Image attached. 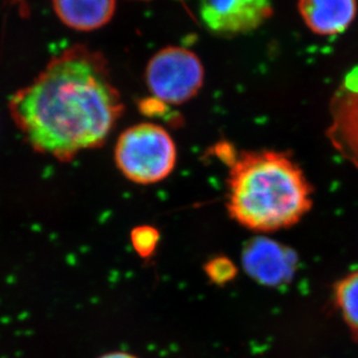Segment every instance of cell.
Masks as SVG:
<instances>
[{
  "label": "cell",
  "mask_w": 358,
  "mask_h": 358,
  "mask_svg": "<svg viewBox=\"0 0 358 358\" xmlns=\"http://www.w3.org/2000/svg\"><path fill=\"white\" fill-rule=\"evenodd\" d=\"M159 241V231L150 226H140L131 231V245L141 257L152 255Z\"/></svg>",
  "instance_id": "obj_10"
},
{
  "label": "cell",
  "mask_w": 358,
  "mask_h": 358,
  "mask_svg": "<svg viewBox=\"0 0 358 358\" xmlns=\"http://www.w3.org/2000/svg\"><path fill=\"white\" fill-rule=\"evenodd\" d=\"M227 207L243 227L278 231L296 224L308 212L310 184L284 152H243L231 164Z\"/></svg>",
  "instance_id": "obj_2"
},
{
  "label": "cell",
  "mask_w": 358,
  "mask_h": 358,
  "mask_svg": "<svg viewBox=\"0 0 358 358\" xmlns=\"http://www.w3.org/2000/svg\"><path fill=\"white\" fill-rule=\"evenodd\" d=\"M52 6L59 20L68 27L90 31L110 22L117 0H52Z\"/></svg>",
  "instance_id": "obj_8"
},
{
  "label": "cell",
  "mask_w": 358,
  "mask_h": 358,
  "mask_svg": "<svg viewBox=\"0 0 358 358\" xmlns=\"http://www.w3.org/2000/svg\"><path fill=\"white\" fill-rule=\"evenodd\" d=\"M243 264L252 278L266 285H280L291 280L296 257L292 250L268 238L252 241L243 252Z\"/></svg>",
  "instance_id": "obj_6"
},
{
  "label": "cell",
  "mask_w": 358,
  "mask_h": 358,
  "mask_svg": "<svg viewBox=\"0 0 358 358\" xmlns=\"http://www.w3.org/2000/svg\"><path fill=\"white\" fill-rule=\"evenodd\" d=\"M201 20L224 36L255 31L272 15L271 0H198Z\"/></svg>",
  "instance_id": "obj_5"
},
{
  "label": "cell",
  "mask_w": 358,
  "mask_h": 358,
  "mask_svg": "<svg viewBox=\"0 0 358 358\" xmlns=\"http://www.w3.org/2000/svg\"><path fill=\"white\" fill-rule=\"evenodd\" d=\"M300 15L310 31L336 35L350 26L357 12L356 0H299Z\"/></svg>",
  "instance_id": "obj_7"
},
{
  "label": "cell",
  "mask_w": 358,
  "mask_h": 358,
  "mask_svg": "<svg viewBox=\"0 0 358 358\" xmlns=\"http://www.w3.org/2000/svg\"><path fill=\"white\" fill-rule=\"evenodd\" d=\"M10 106L31 145L59 159L103 145L124 110L106 59L85 45L52 59Z\"/></svg>",
  "instance_id": "obj_1"
},
{
  "label": "cell",
  "mask_w": 358,
  "mask_h": 358,
  "mask_svg": "<svg viewBox=\"0 0 358 358\" xmlns=\"http://www.w3.org/2000/svg\"><path fill=\"white\" fill-rule=\"evenodd\" d=\"M206 272L207 275L214 282L222 284V282H229L234 278L236 275V268L229 259H224V257H217L207 263Z\"/></svg>",
  "instance_id": "obj_11"
},
{
  "label": "cell",
  "mask_w": 358,
  "mask_h": 358,
  "mask_svg": "<svg viewBox=\"0 0 358 358\" xmlns=\"http://www.w3.org/2000/svg\"><path fill=\"white\" fill-rule=\"evenodd\" d=\"M99 358H138L136 356L128 354V352H114L106 354V355L100 356Z\"/></svg>",
  "instance_id": "obj_12"
},
{
  "label": "cell",
  "mask_w": 358,
  "mask_h": 358,
  "mask_svg": "<svg viewBox=\"0 0 358 358\" xmlns=\"http://www.w3.org/2000/svg\"><path fill=\"white\" fill-rule=\"evenodd\" d=\"M114 159L117 169L131 182L155 184L164 180L175 169L176 145L159 124H135L117 138Z\"/></svg>",
  "instance_id": "obj_3"
},
{
  "label": "cell",
  "mask_w": 358,
  "mask_h": 358,
  "mask_svg": "<svg viewBox=\"0 0 358 358\" xmlns=\"http://www.w3.org/2000/svg\"><path fill=\"white\" fill-rule=\"evenodd\" d=\"M336 303L347 326L358 340V271L338 282Z\"/></svg>",
  "instance_id": "obj_9"
},
{
  "label": "cell",
  "mask_w": 358,
  "mask_h": 358,
  "mask_svg": "<svg viewBox=\"0 0 358 358\" xmlns=\"http://www.w3.org/2000/svg\"><path fill=\"white\" fill-rule=\"evenodd\" d=\"M205 71L199 57L189 49L166 47L156 52L145 68L148 89L163 103L180 105L203 87Z\"/></svg>",
  "instance_id": "obj_4"
}]
</instances>
